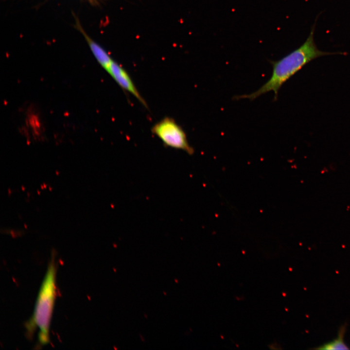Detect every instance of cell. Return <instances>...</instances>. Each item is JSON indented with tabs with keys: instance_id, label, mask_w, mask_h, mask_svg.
Instances as JSON below:
<instances>
[{
	"instance_id": "obj_1",
	"label": "cell",
	"mask_w": 350,
	"mask_h": 350,
	"mask_svg": "<svg viewBox=\"0 0 350 350\" xmlns=\"http://www.w3.org/2000/svg\"><path fill=\"white\" fill-rule=\"evenodd\" d=\"M317 17L307 38L300 46L279 60L270 61L273 67L272 73L264 85L252 93L237 96L234 99H248L252 101L262 94L273 91L274 99L276 100L279 90L282 85L312 60L326 55H346L345 52H327L318 49L314 39Z\"/></svg>"
},
{
	"instance_id": "obj_2",
	"label": "cell",
	"mask_w": 350,
	"mask_h": 350,
	"mask_svg": "<svg viewBox=\"0 0 350 350\" xmlns=\"http://www.w3.org/2000/svg\"><path fill=\"white\" fill-rule=\"evenodd\" d=\"M55 268L52 261L48 267L40 288L34 314L26 325L27 332L30 334L33 333L36 327L39 329L38 340L43 345L49 342V329L55 293Z\"/></svg>"
},
{
	"instance_id": "obj_5",
	"label": "cell",
	"mask_w": 350,
	"mask_h": 350,
	"mask_svg": "<svg viewBox=\"0 0 350 350\" xmlns=\"http://www.w3.org/2000/svg\"><path fill=\"white\" fill-rule=\"evenodd\" d=\"M78 28L85 36L94 56L101 66L105 70L108 68L113 59L109 54L98 44L92 40L84 32L81 26Z\"/></svg>"
},
{
	"instance_id": "obj_3",
	"label": "cell",
	"mask_w": 350,
	"mask_h": 350,
	"mask_svg": "<svg viewBox=\"0 0 350 350\" xmlns=\"http://www.w3.org/2000/svg\"><path fill=\"white\" fill-rule=\"evenodd\" d=\"M151 132L167 147L183 150L189 155L194 152L189 143L185 132L172 118L165 117L155 123Z\"/></svg>"
},
{
	"instance_id": "obj_4",
	"label": "cell",
	"mask_w": 350,
	"mask_h": 350,
	"mask_svg": "<svg viewBox=\"0 0 350 350\" xmlns=\"http://www.w3.org/2000/svg\"><path fill=\"white\" fill-rule=\"evenodd\" d=\"M121 88L132 94L146 108L147 104L143 98L128 72L118 63L112 60L106 70Z\"/></svg>"
},
{
	"instance_id": "obj_6",
	"label": "cell",
	"mask_w": 350,
	"mask_h": 350,
	"mask_svg": "<svg viewBox=\"0 0 350 350\" xmlns=\"http://www.w3.org/2000/svg\"><path fill=\"white\" fill-rule=\"evenodd\" d=\"M346 324L342 325L339 329L338 335L332 341L314 348L317 350H349L350 348L345 344L344 337L346 331Z\"/></svg>"
}]
</instances>
